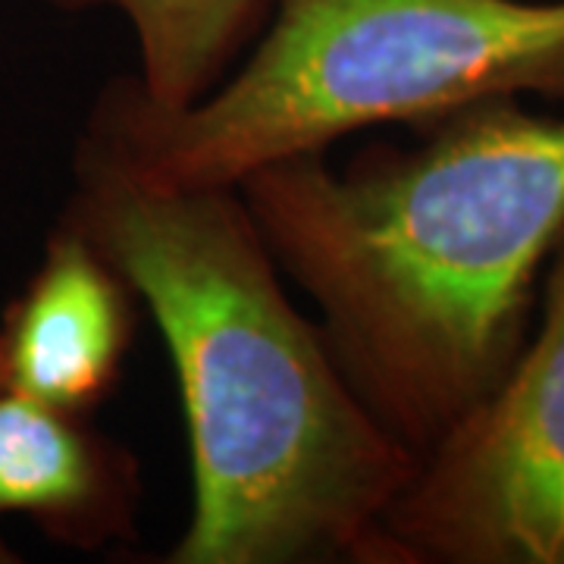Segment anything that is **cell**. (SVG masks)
<instances>
[{"instance_id": "cell-5", "label": "cell", "mask_w": 564, "mask_h": 564, "mask_svg": "<svg viewBox=\"0 0 564 564\" xmlns=\"http://www.w3.org/2000/svg\"><path fill=\"white\" fill-rule=\"evenodd\" d=\"M132 299L113 263L61 223L0 317V392L85 417L120 380Z\"/></svg>"}, {"instance_id": "cell-7", "label": "cell", "mask_w": 564, "mask_h": 564, "mask_svg": "<svg viewBox=\"0 0 564 564\" xmlns=\"http://www.w3.org/2000/svg\"><path fill=\"white\" fill-rule=\"evenodd\" d=\"M63 10L113 7L139 41L141 101L182 110L220 82L267 0H47Z\"/></svg>"}, {"instance_id": "cell-2", "label": "cell", "mask_w": 564, "mask_h": 564, "mask_svg": "<svg viewBox=\"0 0 564 564\" xmlns=\"http://www.w3.org/2000/svg\"><path fill=\"white\" fill-rule=\"evenodd\" d=\"M236 192L345 380L421 462L518 358L564 239V113L492 98L351 170L295 154Z\"/></svg>"}, {"instance_id": "cell-4", "label": "cell", "mask_w": 564, "mask_h": 564, "mask_svg": "<svg viewBox=\"0 0 564 564\" xmlns=\"http://www.w3.org/2000/svg\"><path fill=\"white\" fill-rule=\"evenodd\" d=\"M395 564H564V239L540 323L386 518Z\"/></svg>"}, {"instance_id": "cell-6", "label": "cell", "mask_w": 564, "mask_h": 564, "mask_svg": "<svg viewBox=\"0 0 564 564\" xmlns=\"http://www.w3.org/2000/svg\"><path fill=\"white\" fill-rule=\"evenodd\" d=\"M135 458L85 417L0 392V521L25 518L54 543L101 549L135 527ZM10 549L0 540V562Z\"/></svg>"}, {"instance_id": "cell-3", "label": "cell", "mask_w": 564, "mask_h": 564, "mask_svg": "<svg viewBox=\"0 0 564 564\" xmlns=\"http://www.w3.org/2000/svg\"><path fill=\"white\" fill-rule=\"evenodd\" d=\"M527 95L564 101V0H280L258 51L202 101L158 110L132 82L107 91L79 158L236 188L361 129Z\"/></svg>"}, {"instance_id": "cell-1", "label": "cell", "mask_w": 564, "mask_h": 564, "mask_svg": "<svg viewBox=\"0 0 564 564\" xmlns=\"http://www.w3.org/2000/svg\"><path fill=\"white\" fill-rule=\"evenodd\" d=\"M158 321L195 508L173 564H395L386 518L417 458L285 299L242 195L76 158L66 217Z\"/></svg>"}]
</instances>
